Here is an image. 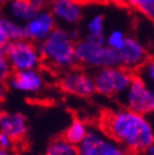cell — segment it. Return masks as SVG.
<instances>
[{
    "instance_id": "cell-10",
    "label": "cell",
    "mask_w": 154,
    "mask_h": 155,
    "mask_svg": "<svg viewBox=\"0 0 154 155\" xmlns=\"http://www.w3.org/2000/svg\"><path fill=\"white\" fill-rule=\"evenodd\" d=\"M118 64L126 69L139 68L147 61V49L140 41L133 37H126L124 45L116 52Z\"/></svg>"
},
{
    "instance_id": "cell-3",
    "label": "cell",
    "mask_w": 154,
    "mask_h": 155,
    "mask_svg": "<svg viewBox=\"0 0 154 155\" xmlns=\"http://www.w3.org/2000/svg\"><path fill=\"white\" fill-rule=\"evenodd\" d=\"M75 57L76 63L95 69L119 66L116 52L109 48L105 43L92 42L86 38L76 42Z\"/></svg>"
},
{
    "instance_id": "cell-12",
    "label": "cell",
    "mask_w": 154,
    "mask_h": 155,
    "mask_svg": "<svg viewBox=\"0 0 154 155\" xmlns=\"http://www.w3.org/2000/svg\"><path fill=\"white\" fill-rule=\"evenodd\" d=\"M0 131L12 137L15 143L22 141L28 133L27 117L20 112H3L0 117Z\"/></svg>"
},
{
    "instance_id": "cell-5",
    "label": "cell",
    "mask_w": 154,
    "mask_h": 155,
    "mask_svg": "<svg viewBox=\"0 0 154 155\" xmlns=\"http://www.w3.org/2000/svg\"><path fill=\"white\" fill-rule=\"evenodd\" d=\"M4 54L13 72L37 69L43 63L38 45L24 38L10 42L5 47Z\"/></svg>"
},
{
    "instance_id": "cell-23",
    "label": "cell",
    "mask_w": 154,
    "mask_h": 155,
    "mask_svg": "<svg viewBox=\"0 0 154 155\" xmlns=\"http://www.w3.org/2000/svg\"><path fill=\"white\" fill-rule=\"evenodd\" d=\"M9 38L6 35V32H5V28H4V24H3V18H0V52H4L5 47L9 44Z\"/></svg>"
},
{
    "instance_id": "cell-17",
    "label": "cell",
    "mask_w": 154,
    "mask_h": 155,
    "mask_svg": "<svg viewBox=\"0 0 154 155\" xmlns=\"http://www.w3.org/2000/svg\"><path fill=\"white\" fill-rule=\"evenodd\" d=\"M44 155H77V146L68 143L63 137L55 139L47 146Z\"/></svg>"
},
{
    "instance_id": "cell-13",
    "label": "cell",
    "mask_w": 154,
    "mask_h": 155,
    "mask_svg": "<svg viewBox=\"0 0 154 155\" xmlns=\"http://www.w3.org/2000/svg\"><path fill=\"white\" fill-rule=\"evenodd\" d=\"M104 133L95 129H90L83 141L77 145V155H104Z\"/></svg>"
},
{
    "instance_id": "cell-24",
    "label": "cell",
    "mask_w": 154,
    "mask_h": 155,
    "mask_svg": "<svg viewBox=\"0 0 154 155\" xmlns=\"http://www.w3.org/2000/svg\"><path fill=\"white\" fill-rule=\"evenodd\" d=\"M144 17H147L150 20H154V0H152L150 3H148L145 6H143L139 10Z\"/></svg>"
},
{
    "instance_id": "cell-11",
    "label": "cell",
    "mask_w": 154,
    "mask_h": 155,
    "mask_svg": "<svg viewBox=\"0 0 154 155\" xmlns=\"http://www.w3.org/2000/svg\"><path fill=\"white\" fill-rule=\"evenodd\" d=\"M51 13L56 21L66 25H76L82 18L79 0H51Z\"/></svg>"
},
{
    "instance_id": "cell-25",
    "label": "cell",
    "mask_w": 154,
    "mask_h": 155,
    "mask_svg": "<svg viewBox=\"0 0 154 155\" xmlns=\"http://www.w3.org/2000/svg\"><path fill=\"white\" fill-rule=\"evenodd\" d=\"M28 2L30 3V5H32L37 12L44 10L45 8L51 4V0H28Z\"/></svg>"
},
{
    "instance_id": "cell-28",
    "label": "cell",
    "mask_w": 154,
    "mask_h": 155,
    "mask_svg": "<svg viewBox=\"0 0 154 155\" xmlns=\"http://www.w3.org/2000/svg\"><path fill=\"white\" fill-rule=\"evenodd\" d=\"M102 2L107 4H112V5H124L126 4V0H102Z\"/></svg>"
},
{
    "instance_id": "cell-9",
    "label": "cell",
    "mask_w": 154,
    "mask_h": 155,
    "mask_svg": "<svg viewBox=\"0 0 154 155\" xmlns=\"http://www.w3.org/2000/svg\"><path fill=\"white\" fill-rule=\"evenodd\" d=\"M56 28V19L51 12L41 10L23 24V37L33 43L43 42Z\"/></svg>"
},
{
    "instance_id": "cell-22",
    "label": "cell",
    "mask_w": 154,
    "mask_h": 155,
    "mask_svg": "<svg viewBox=\"0 0 154 155\" xmlns=\"http://www.w3.org/2000/svg\"><path fill=\"white\" fill-rule=\"evenodd\" d=\"M14 145H15V141L13 140V139L0 131V148L14 150Z\"/></svg>"
},
{
    "instance_id": "cell-6",
    "label": "cell",
    "mask_w": 154,
    "mask_h": 155,
    "mask_svg": "<svg viewBox=\"0 0 154 155\" xmlns=\"http://www.w3.org/2000/svg\"><path fill=\"white\" fill-rule=\"evenodd\" d=\"M125 107L142 115L154 112V87L142 77L134 76L129 87L122 94Z\"/></svg>"
},
{
    "instance_id": "cell-21",
    "label": "cell",
    "mask_w": 154,
    "mask_h": 155,
    "mask_svg": "<svg viewBox=\"0 0 154 155\" xmlns=\"http://www.w3.org/2000/svg\"><path fill=\"white\" fill-rule=\"evenodd\" d=\"M12 73H13V71H12L9 63H8V59L5 57L4 52H0V84L6 83Z\"/></svg>"
},
{
    "instance_id": "cell-16",
    "label": "cell",
    "mask_w": 154,
    "mask_h": 155,
    "mask_svg": "<svg viewBox=\"0 0 154 155\" xmlns=\"http://www.w3.org/2000/svg\"><path fill=\"white\" fill-rule=\"evenodd\" d=\"M86 39L105 43V18L102 14H95L86 24Z\"/></svg>"
},
{
    "instance_id": "cell-26",
    "label": "cell",
    "mask_w": 154,
    "mask_h": 155,
    "mask_svg": "<svg viewBox=\"0 0 154 155\" xmlns=\"http://www.w3.org/2000/svg\"><path fill=\"white\" fill-rule=\"evenodd\" d=\"M152 0H126V4L129 5V6H132V8H134L135 10H138L139 12L143 6H145L148 3H150Z\"/></svg>"
},
{
    "instance_id": "cell-7",
    "label": "cell",
    "mask_w": 154,
    "mask_h": 155,
    "mask_svg": "<svg viewBox=\"0 0 154 155\" xmlns=\"http://www.w3.org/2000/svg\"><path fill=\"white\" fill-rule=\"evenodd\" d=\"M58 84L61 90L76 97H90L95 94V84L92 76L82 69H67L59 77Z\"/></svg>"
},
{
    "instance_id": "cell-27",
    "label": "cell",
    "mask_w": 154,
    "mask_h": 155,
    "mask_svg": "<svg viewBox=\"0 0 154 155\" xmlns=\"http://www.w3.org/2000/svg\"><path fill=\"white\" fill-rule=\"evenodd\" d=\"M6 83H2L0 84V104H2L4 101V98L6 96Z\"/></svg>"
},
{
    "instance_id": "cell-19",
    "label": "cell",
    "mask_w": 154,
    "mask_h": 155,
    "mask_svg": "<svg viewBox=\"0 0 154 155\" xmlns=\"http://www.w3.org/2000/svg\"><path fill=\"white\" fill-rule=\"evenodd\" d=\"M3 24L5 28L6 35L9 38V42H14L18 39H23V25H20L18 21L13 19H6L3 18Z\"/></svg>"
},
{
    "instance_id": "cell-20",
    "label": "cell",
    "mask_w": 154,
    "mask_h": 155,
    "mask_svg": "<svg viewBox=\"0 0 154 155\" xmlns=\"http://www.w3.org/2000/svg\"><path fill=\"white\" fill-rule=\"evenodd\" d=\"M139 71H140L139 77H142L145 82L149 83L152 87H154V58L145 61L139 67Z\"/></svg>"
},
{
    "instance_id": "cell-1",
    "label": "cell",
    "mask_w": 154,
    "mask_h": 155,
    "mask_svg": "<svg viewBox=\"0 0 154 155\" xmlns=\"http://www.w3.org/2000/svg\"><path fill=\"white\" fill-rule=\"evenodd\" d=\"M104 134L128 153H143L154 143V129L145 115L129 108H116L102 119Z\"/></svg>"
},
{
    "instance_id": "cell-32",
    "label": "cell",
    "mask_w": 154,
    "mask_h": 155,
    "mask_svg": "<svg viewBox=\"0 0 154 155\" xmlns=\"http://www.w3.org/2000/svg\"><path fill=\"white\" fill-rule=\"evenodd\" d=\"M2 115H3V111H2V108H0V117H2Z\"/></svg>"
},
{
    "instance_id": "cell-2",
    "label": "cell",
    "mask_w": 154,
    "mask_h": 155,
    "mask_svg": "<svg viewBox=\"0 0 154 155\" xmlns=\"http://www.w3.org/2000/svg\"><path fill=\"white\" fill-rule=\"evenodd\" d=\"M77 34L65 28H55L53 32L39 43L38 49L42 62L56 71H67L76 64L75 45Z\"/></svg>"
},
{
    "instance_id": "cell-15",
    "label": "cell",
    "mask_w": 154,
    "mask_h": 155,
    "mask_svg": "<svg viewBox=\"0 0 154 155\" xmlns=\"http://www.w3.org/2000/svg\"><path fill=\"white\" fill-rule=\"evenodd\" d=\"M90 131V127L83 120L80 119H75L73 121H71V124L67 126L63 139L67 140L68 143H71L72 145H80L83 139L87 136Z\"/></svg>"
},
{
    "instance_id": "cell-31",
    "label": "cell",
    "mask_w": 154,
    "mask_h": 155,
    "mask_svg": "<svg viewBox=\"0 0 154 155\" xmlns=\"http://www.w3.org/2000/svg\"><path fill=\"white\" fill-rule=\"evenodd\" d=\"M8 2H9V0H0V6L4 5V4H6Z\"/></svg>"
},
{
    "instance_id": "cell-14",
    "label": "cell",
    "mask_w": 154,
    "mask_h": 155,
    "mask_svg": "<svg viewBox=\"0 0 154 155\" xmlns=\"http://www.w3.org/2000/svg\"><path fill=\"white\" fill-rule=\"evenodd\" d=\"M9 13L15 21L25 23L38 13L28 0H10Z\"/></svg>"
},
{
    "instance_id": "cell-4",
    "label": "cell",
    "mask_w": 154,
    "mask_h": 155,
    "mask_svg": "<svg viewBox=\"0 0 154 155\" xmlns=\"http://www.w3.org/2000/svg\"><path fill=\"white\" fill-rule=\"evenodd\" d=\"M133 73L121 66H111L96 69L92 76L95 92L104 96L122 95L133 80Z\"/></svg>"
},
{
    "instance_id": "cell-18",
    "label": "cell",
    "mask_w": 154,
    "mask_h": 155,
    "mask_svg": "<svg viewBox=\"0 0 154 155\" xmlns=\"http://www.w3.org/2000/svg\"><path fill=\"white\" fill-rule=\"evenodd\" d=\"M126 34L120 29H114L111 32L105 35V44L109 48H111L112 51L118 52L122 45H124L125 41H126Z\"/></svg>"
},
{
    "instance_id": "cell-30",
    "label": "cell",
    "mask_w": 154,
    "mask_h": 155,
    "mask_svg": "<svg viewBox=\"0 0 154 155\" xmlns=\"http://www.w3.org/2000/svg\"><path fill=\"white\" fill-rule=\"evenodd\" d=\"M0 155H15V153H14V150H10V149L0 148Z\"/></svg>"
},
{
    "instance_id": "cell-8",
    "label": "cell",
    "mask_w": 154,
    "mask_h": 155,
    "mask_svg": "<svg viewBox=\"0 0 154 155\" xmlns=\"http://www.w3.org/2000/svg\"><path fill=\"white\" fill-rule=\"evenodd\" d=\"M9 87L25 95H38L44 90L47 81L39 68L13 72L6 82Z\"/></svg>"
},
{
    "instance_id": "cell-29",
    "label": "cell",
    "mask_w": 154,
    "mask_h": 155,
    "mask_svg": "<svg viewBox=\"0 0 154 155\" xmlns=\"http://www.w3.org/2000/svg\"><path fill=\"white\" fill-rule=\"evenodd\" d=\"M143 153H144V155H154V143H153V144H150V145H149L148 148L145 149Z\"/></svg>"
}]
</instances>
